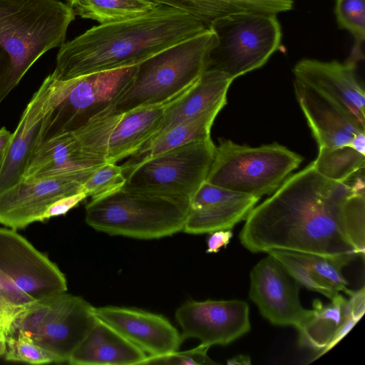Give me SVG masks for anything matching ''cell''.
Here are the masks:
<instances>
[{
	"instance_id": "6da1fadb",
	"label": "cell",
	"mask_w": 365,
	"mask_h": 365,
	"mask_svg": "<svg viewBox=\"0 0 365 365\" xmlns=\"http://www.w3.org/2000/svg\"><path fill=\"white\" fill-rule=\"evenodd\" d=\"M348 181L324 177L312 162L252 210L240 232L241 244L253 253L359 255L355 226L365 200L364 175Z\"/></svg>"
},
{
	"instance_id": "7a4b0ae2",
	"label": "cell",
	"mask_w": 365,
	"mask_h": 365,
	"mask_svg": "<svg viewBox=\"0 0 365 365\" xmlns=\"http://www.w3.org/2000/svg\"><path fill=\"white\" fill-rule=\"evenodd\" d=\"M207 29L184 11L158 5L139 16L93 26L63 43L51 75L68 81L135 66Z\"/></svg>"
},
{
	"instance_id": "3957f363",
	"label": "cell",
	"mask_w": 365,
	"mask_h": 365,
	"mask_svg": "<svg viewBox=\"0 0 365 365\" xmlns=\"http://www.w3.org/2000/svg\"><path fill=\"white\" fill-rule=\"evenodd\" d=\"M75 16L61 0H0V104L41 56L64 43Z\"/></svg>"
},
{
	"instance_id": "277c9868",
	"label": "cell",
	"mask_w": 365,
	"mask_h": 365,
	"mask_svg": "<svg viewBox=\"0 0 365 365\" xmlns=\"http://www.w3.org/2000/svg\"><path fill=\"white\" fill-rule=\"evenodd\" d=\"M215 33H202L152 56L137 65L133 78L109 106L117 112L168 103L190 88L207 70Z\"/></svg>"
},
{
	"instance_id": "5b68a950",
	"label": "cell",
	"mask_w": 365,
	"mask_h": 365,
	"mask_svg": "<svg viewBox=\"0 0 365 365\" xmlns=\"http://www.w3.org/2000/svg\"><path fill=\"white\" fill-rule=\"evenodd\" d=\"M66 290L56 264L16 230L0 227V356L16 317L31 304Z\"/></svg>"
},
{
	"instance_id": "8992f818",
	"label": "cell",
	"mask_w": 365,
	"mask_h": 365,
	"mask_svg": "<svg viewBox=\"0 0 365 365\" xmlns=\"http://www.w3.org/2000/svg\"><path fill=\"white\" fill-rule=\"evenodd\" d=\"M189 201L120 189L91 200L86 222L110 235L151 240L183 230Z\"/></svg>"
},
{
	"instance_id": "52a82bcc",
	"label": "cell",
	"mask_w": 365,
	"mask_h": 365,
	"mask_svg": "<svg viewBox=\"0 0 365 365\" xmlns=\"http://www.w3.org/2000/svg\"><path fill=\"white\" fill-rule=\"evenodd\" d=\"M302 161L301 155L277 143L250 147L220 139L206 181L260 198L275 192Z\"/></svg>"
},
{
	"instance_id": "ba28073f",
	"label": "cell",
	"mask_w": 365,
	"mask_h": 365,
	"mask_svg": "<svg viewBox=\"0 0 365 365\" xmlns=\"http://www.w3.org/2000/svg\"><path fill=\"white\" fill-rule=\"evenodd\" d=\"M209 28L217 42L207 70L220 71L232 80L263 66L281 45L277 14L237 13L215 21Z\"/></svg>"
},
{
	"instance_id": "9c48e42d",
	"label": "cell",
	"mask_w": 365,
	"mask_h": 365,
	"mask_svg": "<svg viewBox=\"0 0 365 365\" xmlns=\"http://www.w3.org/2000/svg\"><path fill=\"white\" fill-rule=\"evenodd\" d=\"M215 151L209 138L161 153L130 170L122 187L189 201L206 180Z\"/></svg>"
},
{
	"instance_id": "30bf717a",
	"label": "cell",
	"mask_w": 365,
	"mask_h": 365,
	"mask_svg": "<svg viewBox=\"0 0 365 365\" xmlns=\"http://www.w3.org/2000/svg\"><path fill=\"white\" fill-rule=\"evenodd\" d=\"M169 102L127 112L108 106L73 134L85 152L116 163L135 153L156 135Z\"/></svg>"
},
{
	"instance_id": "8fae6325",
	"label": "cell",
	"mask_w": 365,
	"mask_h": 365,
	"mask_svg": "<svg viewBox=\"0 0 365 365\" xmlns=\"http://www.w3.org/2000/svg\"><path fill=\"white\" fill-rule=\"evenodd\" d=\"M136 68L137 65L64 81L63 97L51 112L41 141L73 133L107 108L129 85Z\"/></svg>"
},
{
	"instance_id": "7c38bea8",
	"label": "cell",
	"mask_w": 365,
	"mask_h": 365,
	"mask_svg": "<svg viewBox=\"0 0 365 365\" xmlns=\"http://www.w3.org/2000/svg\"><path fill=\"white\" fill-rule=\"evenodd\" d=\"M65 81L49 74L27 104L0 161V192L23 178L35 148L41 142L47 119L61 100Z\"/></svg>"
},
{
	"instance_id": "4fadbf2b",
	"label": "cell",
	"mask_w": 365,
	"mask_h": 365,
	"mask_svg": "<svg viewBox=\"0 0 365 365\" xmlns=\"http://www.w3.org/2000/svg\"><path fill=\"white\" fill-rule=\"evenodd\" d=\"M182 341L197 339L209 347L225 346L250 331V309L242 300L188 301L175 312Z\"/></svg>"
},
{
	"instance_id": "5bb4252c",
	"label": "cell",
	"mask_w": 365,
	"mask_h": 365,
	"mask_svg": "<svg viewBox=\"0 0 365 365\" xmlns=\"http://www.w3.org/2000/svg\"><path fill=\"white\" fill-rule=\"evenodd\" d=\"M267 255L250 272V298L271 324L298 330L312 317L313 309L302 305L300 284L274 257Z\"/></svg>"
},
{
	"instance_id": "9a60e30c",
	"label": "cell",
	"mask_w": 365,
	"mask_h": 365,
	"mask_svg": "<svg viewBox=\"0 0 365 365\" xmlns=\"http://www.w3.org/2000/svg\"><path fill=\"white\" fill-rule=\"evenodd\" d=\"M294 84L318 153L353 148L365 155V124L309 86L295 80Z\"/></svg>"
},
{
	"instance_id": "2e32d148",
	"label": "cell",
	"mask_w": 365,
	"mask_h": 365,
	"mask_svg": "<svg viewBox=\"0 0 365 365\" xmlns=\"http://www.w3.org/2000/svg\"><path fill=\"white\" fill-rule=\"evenodd\" d=\"M94 170L56 178H22L0 192V224L17 230L43 222V213L55 201L83 192V184Z\"/></svg>"
},
{
	"instance_id": "e0dca14e",
	"label": "cell",
	"mask_w": 365,
	"mask_h": 365,
	"mask_svg": "<svg viewBox=\"0 0 365 365\" xmlns=\"http://www.w3.org/2000/svg\"><path fill=\"white\" fill-rule=\"evenodd\" d=\"M96 320L93 307L84 299L60 293L51 297L34 342L50 352L56 363L67 362Z\"/></svg>"
},
{
	"instance_id": "ac0fdd59",
	"label": "cell",
	"mask_w": 365,
	"mask_h": 365,
	"mask_svg": "<svg viewBox=\"0 0 365 365\" xmlns=\"http://www.w3.org/2000/svg\"><path fill=\"white\" fill-rule=\"evenodd\" d=\"M259 199L205 180L189 200L188 213L182 231L199 235L231 230L246 220Z\"/></svg>"
},
{
	"instance_id": "d6986e66",
	"label": "cell",
	"mask_w": 365,
	"mask_h": 365,
	"mask_svg": "<svg viewBox=\"0 0 365 365\" xmlns=\"http://www.w3.org/2000/svg\"><path fill=\"white\" fill-rule=\"evenodd\" d=\"M356 65L345 61L304 58L293 68L294 80L324 96L365 124V93L356 75Z\"/></svg>"
},
{
	"instance_id": "ffe728a7",
	"label": "cell",
	"mask_w": 365,
	"mask_h": 365,
	"mask_svg": "<svg viewBox=\"0 0 365 365\" xmlns=\"http://www.w3.org/2000/svg\"><path fill=\"white\" fill-rule=\"evenodd\" d=\"M93 312L147 356L176 351L183 341L178 329L162 315L113 306L93 307Z\"/></svg>"
},
{
	"instance_id": "44dd1931",
	"label": "cell",
	"mask_w": 365,
	"mask_h": 365,
	"mask_svg": "<svg viewBox=\"0 0 365 365\" xmlns=\"http://www.w3.org/2000/svg\"><path fill=\"white\" fill-rule=\"evenodd\" d=\"M106 162L85 152L73 133H66L38 143L22 178L74 176L94 170Z\"/></svg>"
},
{
	"instance_id": "7402d4cb",
	"label": "cell",
	"mask_w": 365,
	"mask_h": 365,
	"mask_svg": "<svg viewBox=\"0 0 365 365\" xmlns=\"http://www.w3.org/2000/svg\"><path fill=\"white\" fill-rule=\"evenodd\" d=\"M232 81L220 71H205L195 83L168 103L155 136L197 115L211 111L220 112L227 103V93Z\"/></svg>"
},
{
	"instance_id": "603a6c76",
	"label": "cell",
	"mask_w": 365,
	"mask_h": 365,
	"mask_svg": "<svg viewBox=\"0 0 365 365\" xmlns=\"http://www.w3.org/2000/svg\"><path fill=\"white\" fill-rule=\"evenodd\" d=\"M146 356L143 350L97 317L67 362L72 365L140 364Z\"/></svg>"
},
{
	"instance_id": "cb8c5ba5",
	"label": "cell",
	"mask_w": 365,
	"mask_h": 365,
	"mask_svg": "<svg viewBox=\"0 0 365 365\" xmlns=\"http://www.w3.org/2000/svg\"><path fill=\"white\" fill-rule=\"evenodd\" d=\"M170 6L200 21L207 28L224 16L242 12L277 14L293 9V0H149Z\"/></svg>"
},
{
	"instance_id": "d4e9b609",
	"label": "cell",
	"mask_w": 365,
	"mask_h": 365,
	"mask_svg": "<svg viewBox=\"0 0 365 365\" xmlns=\"http://www.w3.org/2000/svg\"><path fill=\"white\" fill-rule=\"evenodd\" d=\"M218 111L208 112L178 123L149 140L120 165L124 176L133 168L161 153L186 143L207 140Z\"/></svg>"
},
{
	"instance_id": "484cf974",
	"label": "cell",
	"mask_w": 365,
	"mask_h": 365,
	"mask_svg": "<svg viewBox=\"0 0 365 365\" xmlns=\"http://www.w3.org/2000/svg\"><path fill=\"white\" fill-rule=\"evenodd\" d=\"M331 301L325 305L319 299L313 301V314L298 329L301 346L321 352L349 315L347 299L339 293Z\"/></svg>"
},
{
	"instance_id": "4316f807",
	"label": "cell",
	"mask_w": 365,
	"mask_h": 365,
	"mask_svg": "<svg viewBox=\"0 0 365 365\" xmlns=\"http://www.w3.org/2000/svg\"><path fill=\"white\" fill-rule=\"evenodd\" d=\"M68 4L75 15L100 24L137 17L158 6L146 0H68Z\"/></svg>"
},
{
	"instance_id": "83f0119b",
	"label": "cell",
	"mask_w": 365,
	"mask_h": 365,
	"mask_svg": "<svg viewBox=\"0 0 365 365\" xmlns=\"http://www.w3.org/2000/svg\"><path fill=\"white\" fill-rule=\"evenodd\" d=\"M334 13L339 28L349 31L354 44L347 61L356 65L364 59L365 40V0H336Z\"/></svg>"
},
{
	"instance_id": "f1b7e54d",
	"label": "cell",
	"mask_w": 365,
	"mask_h": 365,
	"mask_svg": "<svg viewBox=\"0 0 365 365\" xmlns=\"http://www.w3.org/2000/svg\"><path fill=\"white\" fill-rule=\"evenodd\" d=\"M125 181L120 165L106 162L98 167L83 182V190L88 197L93 200L120 189Z\"/></svg>"
},
{
	"instance_id": "f546056e",
	"label": "cell",
	"mask_w": 365,
	"mask_h": 365,
	"mask_svg": "<svg viewBox=\"0 0 365 365\" xmlns=\"http://www.w3.org/2000/svg\"><path fill=\"white\" fill-rule=\"evenodd\" d=\"M51 297L36 301L20 312L10 326L6 340L24 337L34 341L49 310Z\"/></svg>"
},
{
	"instance_id": "4dcf8cb0",
	"label": "cell",
	"mask_w": 365,
	"mask_h": 365,
	"mask_svg": "<svg viewBox=\"0 0 365 365\" xmlns=\"http://www.w3.org/2000/svg\"><path fill=\"white\" fill-rule=\"evenodd\" d=\"M4 357L6 361L31 364L56 363L55 358L50 352L24 337L7 339Z\"/></svg>"
},
{
	"instance_id": "1f68e13d",
	"label": "cell",
	"mask_w": 365,
	"mask_h": 365,
	"mask_svg": "<svg viewBox=\"0 0 365 365\" xmlns=\"http://www.w3.org/2000/svg\"><path fill=\"white\" fill-rule=\"evenodd\" d=\"M210 347L202 344L186 350H178L156 356H147L140 364L210 365L216 364L207 355Z\"/></svg>"
},
{
	"instance_id": "d6a6232c",
	"label": "cell",
	"mask_w": 365,
	"mask_h": 365,
	"mask_svg": "<svg viewBox=\"0 0 365 365\" xmlns=\"http://www.w3.org/2000/svg\"><path fill=\"white\" fill-rule=\"evenodd\" d=\"M87 197L86 192H81L57 200L52 203L43 213L42 217L43 222L51 217L66 214Z\"/></svg>"
},
{
	"instance_id": "836d02e7",
	"label": "cell",
	"mask_w": 365,
	"mask_h": 365,
	"mask_svg": "<svg viewBox=\"0 0 365 365\" xmlns=\"http://www.w3.org/2000/svg\"><path fill=\"white\" fill-rule=\"evenodd\" d=\"M209 234L207 240V253H217L222 247H226L233 236L230 230H220Z\"/></svg>"
},
{
	"instance_id": "e575fe53",
	"label": "cell",
	"mask_w": 365,
	"mask_h": 365,
	"mask_svg": "<svg viewBox=\"0 0 365 365\" xmlns=\"http://www.w3.org/2000/svg\"><path fill=\"white\" fill-rule=\"evenodd\" d=\"M347 307L351 317L357 322L360 320L365 311L364 287L358 291H352L349 296Z\"/></svg>"
},
{
	"instance_id": "d590c367",
	"label": "cell",
	"mask_w": 365,
	"mask_h": 365,
	"mask_svg": "<svg viewBox=\"0 0 365 365\" xmlns=\"http://www.w3.org/2000/svg\"><path fill=\"white\" fill-rule=\"evenodd\" d=\"M358 322L356 321L350 314L346 317L342 324L339 327V328L336 331L335 334L334 335L333 338L327 345V346L322 350L319 354L317 355V356L314 358V359H317L324 354H325L327 351L332 349L336 344H338L349 331L350 330L354 327V325Z\"/></svg>"
},
{
	"instance_id": "8d00e7d4",
	"label": "cell",
	"mask_w": 365,
	"mask_h": 365,
	"mask_svg": "<svg viewBox=\"0 0 365 365\" xmlns=\"http://www.w3.org/2000/svg\"><path fill=\"white\" fill-rule=\"evenodd\" d=\"M11 135L12 133H11L5 127L0 128V153L4 151V150L8 145Z\"/></svg>"
},
{
	"instance_id": "74e56055",
	"label": "cell",
	"mask_w": 365,
	"mask_h": 365,
	"mask_svg": "<svg viewBox=\"0 0 365 365\" xmlns=\"http://www.w3.org/2000/svg\"><path fill=\"white\" fill-rule=\"evenodd\" d=\"M227 364L230 365H249L251 364V359L247 355H237L227 361Z\"/></svg>"
},
{
	"instance_id": "f35d334b",
	"label": "cell",
	"mask_w": 365,
	"mask_h": 365,
	"mask_svg": "<svg viewBox=\"0 0 365 365\" xmlns=\"http://www.w3.org/2000/svg\"><path fill=\"white\" fill-rule=\"evenodd\" d=\"M2 155H3V151L0 153V161H1V157H2Z\"/></svg>"
}]
</instances>
